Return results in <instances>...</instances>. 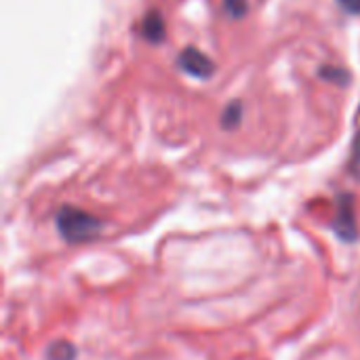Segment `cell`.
Returning a JSON list of instances; mask_svg holds the SVG:
<instances>
[{
	"label": "cell",
	"instance_id": "3957f363",
	"mask_svg": "<svg viewBox=\"0 0 360 360\" xmlns=\"http://www.w3.org/2000/svg\"><path fill=\"white\" fill-rule=\"evenodd\" d=\"M177 65L186 72V74H190L192 78H198V80H207V78H211L213 74H215V61L207 55V53H202V51H198L196 46H186L181 53H179V57H177Z\"/></svg>",
	"mask_w": 360,
	"mask_h": 360
},
{
	"label": "cell",
	"instance_id": "5b68a950",
	"mask_svg": "<svg viewBox=\"0 0 360 360\" xmlns=\"http://www.w3.org/2000/svg\"><path fill=\"white\" fill-rule=\"evenodd\" d=\"M240 120H243V101L234 99L221 112V127L226 131H232V129H236L240 124Z\"/></svg>",
	"mask_w": 360,
	"mask_h": 360
},
{
	"label": "cell",
	"instance_id": "9c48e42d",
	"mask_svg": "<svg viewBox=\"0 0 360 360\" xmlns=\"http://www.w3.org/2000/svg\"><path fill=\"white\" fill-rule=\"evenodd\" d=\"M350 173L360 179V129L354 137V143H352V156H350Z\"/></svg>",
	"mask_w": 360,
	"mask_h": 360
},
{
	"label": "cell",
	"instance_id": "8992f818",
	"mask_svg": "<svg viewBox=\"0 0 360 360\" xmlns=\"http://www.w3.org/2000/svg\"><path fill=\"white\" fill-rule=\"evenodd\" d=\"M78 350L70 342H55L46 348V360H76Z\"/></svg>",
	"mask_w": 360,
	"mask_h": 360
},
{
	"label": "cell",
	"instance_id": "277c9868",
	"mask_svg": "<svg viewBox=\"0 0 360 360\" xmlns=\"http://www.w3.org/2000/svg\"><path fill=\"white\" fill-rule=\"evenodd\" d=\"M141 36L152 42V44H160L167 38V25L165 19L158 11H150L143 21H141Z\"/></svg>",
	"mask_w": 360,
	"mask_h": 360
},
{
	"label": "cell",
	"instance_id": "ba28073f",
	"mask_svg": "<svg viewBox=\"0 0 360 360\" xmlns=\"http://www.w3.org/2000/svg\"><path fill=\"white\" fill-rule=\"evenodd\" d=\"M224 8L230 17H245L249 11L247 0H224Z\"/></svg>",
	"mask_w": 360,
	"mask_h": 360
},
{
	"label": "cell",
	"instance_id": "7a4b0ae2",
	"mask_svg": "<svg viewBox=\"0 0 360 360\" xmlns=\"http://www.w3.org/2000/svg\"><path fill=\"white\" fill-rule=\"evenodd\" d=\"M333 232L340 240L352 245L360 236L359 219H356V209H354V196L350 192L338 194V211L333 219Z\"/></svg>",
	"mask_w": 360,
	"mask_h": 360
},
{
	"label": "cell",
	"instance_id": "30bf717a",
	"mask_svg": "<svg viewBox=\"0 0 360 360\" xmlns=\"http://www.w3.org/2000/svg\"><path fill=\"white\" fill-rule=\"evenodd\" d=\"M338 4L352 15H360V0H338Z\"/></svg>",
	"mask_w": 360,
	"mask_h": 360
},
{
	"label": "cell",
	"instance_id": "6da1fadb",
	"mask_svg": "<svg viewBox=\"0 0 360 360\" xmlns=\"http://www.w3.org/2000/svg\"><path fill=\"white\" fill-rule=\"evenodd\" d=\"M55 226H57V232L61 234V238L70 245L91 243L103 230L101 219H97L95 215L86 213L82 209H76V207H61L55 215Z\"/></svg>",
	"mask_w": 360,
	"mask_h": 360
},
{
	"label": "cell",
	"instance_id": "52a82bcc",
	"mask_svg": "<svg viewBox=\"0 0 360 360\" xmlns=\"http://www.w3.org/2000/svg\"><path fill=\"white\" fill-rule=\"evenodd\" d=\"M319 76L325 78L327 82L342 84V86H346L350 82V72L344 70V68H340V65H325V68H321Z\"/></svg>",
	"mask_w": 360,
	"mask_h": 360
}]
</instances>
